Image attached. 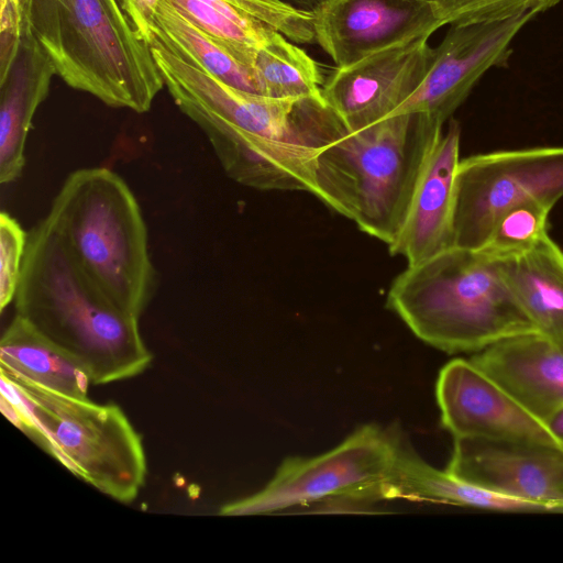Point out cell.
Wrapping results in <instances>:
<instances>
[{"mask_svg": "<svg viewBox=\"0 0 563 563\" xmlns=\"http://www.w3.org/2000/svg\"><path fill=\"white\" fill-rule=\"evenodd\" d=\"M13 303L16 316L88 369L92 385L133 378L153 361L139 318L84 277L44 219L27 232Z\"/></svg>", "mask_w": 563, "mask_h": 563, "instance_id": "6da1fadb", "label": "cell"}, {"mask_svg": "<svg viewBox=\"0 0 563 563\" xmlns=\"http://www.w3.org/2000/svg\"><path fill=\"white\" fill-rule=\"evenodd\" d=\"M44 220L84 277L140 319L153 297L156 271L142 209L126 181L107 167L76 169Z\"/></svg>", "mask_w": 563, "mask_h": 563, "instance_id": "7a4b0ae2", "label": "cell"}, {"mask_svg": "<svg viewBox=\"0 0 563 563\" xmlns=\"http://www.w3.org/2000/svg\"><path fill=\"white\" fill-rule=\"evenodd\" d=\"M386 305L417 338L449 354L477 353L503 339L538 332L497 263L457 246L408 265L393 280Z\"/></svg>", "mask_w": 563, "mask_h": 563, "instance_id": "3957f363", "label": "cell"}, {"mask_svg": "<svg viewBox=\"0 0 563 563\" xmlns=\"http://www.w3.org/2000/svg\"><path fill=\"white\" fill-rule=\"evenodd\" d=\"M442 131L443 124L422 113H398L347 132L319 153L313 196L390 245Z\"/></svg>", "mask_w": 563, "mask_h": 563, "instance_id": "277c9868", "label": "cell"}, {"mask_svg": "<svg viewBox=\"0 0 563 563\" xmlns=\"http://www.w3.org/2000/svg\"><path fill=\"white\" fill-rule=\"evenodd\" d=\"M30 23L56 75L109 107L147 112L164 87L119 0H32Z\"/></svg>", "mask_w": 563, "mask_h": 563, "instance_id": "5b68a950", "label": "cell"}, {"mask_svg": "<svg viewBox=\"0 0 563 563\" xmlns=\"http://www.w3.org/2000/svg\"><path fill=\"white\" fill-rule=\"evenodd\" d=\"M2 406L73 474L120 503L140 494L147 475L141 434L115 404L62 395L1 374Z\"/></svg>", "mask_w": 563, "mask_h": 563, "instance_id": "8992f818", "label": "cell"}, {"mask_svg": "<svg viewBox=\"0 0 563 563\" xmlns=\"http://www.w3.org/2000/svg\"><path fill=\"white\" fill-rule=\"evenodd\" d=\"M164 86L212 150L241 139L286 142L321 152L349 131L323 98L277 99L234 88L203 67L148 44Z\"/></svg>", "mask_w": 563, "mask_h": 563, "instance_id": "52a82bcc", "label": "cell"}, {"mask_svg": "<svg viewBox=\"0 0 563 563\" xmlns=\"http://www.w3.org/2000/svg\"><path fill=\"white\" fill-rule=\"evenodd\" d=\"M400 441L377 426L357 429L332 450L288 457L260 492L223 505L221 516H254L323 504L364 508L393 499L391 478Z\"/></svg>", "mask_w": 563, "mask_h": 563, "instance_id": "ba28073f", "label": "cell"}, {"mask_svg": "<svg viewBox=\"0 0 563 563\" xmlns=\"http://www.w3.org/2000/svg\"><path fill=\"white\" fill-rule=\"evenodd\" d=\"M563 197V146L476 154L455 175L453 246L479 250L498 216L526 200L554 206Z\"/></svg>", "mask_w": 563, "mask_h": 563, "instance_id": "9c48e42d", "label": "cell"}, {"mask_svg": "<svg viewBox=\"0 0 563 563\" xmlns=\"http://www.w3.org/2000/svg\"><path fill=\"white\" fill-rule=\"evenodd\" d=\"M536 15L525 12L500 20L451 25L433 47V59L422 84L391 115L422 113L444 125L479 78L508 59L512 40Z\"/></svg>", "mask_w": 563, "mask_h": 563, "instance_id": "30bf717a", "label": "cell"}, {"mask_svg": "<svg viewBox=\"0 0 563 563\" xmlns=\"http://www.w3.org/2000/svg\"><path fill=\"white\" fill-rule=\"evenodd\" d=\"M429 36L399 43L336 69L322 98L355 132L390 117L422 84L433 59Z\"/></svg>", "mask_w": 563, "mask_h": 563, "instance_id": "8fae6325", "label": "cell"}, {"mask_svg": "<svg viewBox=\"0 0 563 563\" xmlns=\"http://www.w3.org/2000/svg\"><path fill=\"white\" fill-rule=\"evenodd\" d=\"M435 395L441 423L454 439L527 442L562 449L543 421L471 360L454 358L446 363L439 373Z\"/></svg>", "mask_w": 563, "mask_h": 563, "instance_id": "7c38bea8", "label": "cell"}, {"mask_svg": "<svg viewBox=\"0 0 563 563\" xmlns=\"http://www.w3.org/2000/svg\"><path fill=\"white\" fill-rule=\"evenodd\" d=\"M316 42L336 67L444 26L423 0H324L313 10Z\"/></svg>", "mask_w": 563, "mask_h": 563, "instance_id": "4fadbf2b", "label": "cell"}, {"mask_svg": "<svg viewBox=\"0 0 563 563\" xmlns=\"http://www.w3.org/2000/svg\"><path fill=\"white\" fill-rule=\"evenodd\" d=\"M446 471L474 485L563 511V450L558 446L454 439Z\"/></svg>", "mask_w": 563, "mask_h": 563, "instance_id": "5bb4252c", "label": "cell"}, {"mask_svg": "<svg viewBox=\"0 0 563 563\" xmlns=\"http://www.w3.org/2000/svg\"><path fill=\"white\" fill-rule=\"evenodd\" d=\"M461 126L451 120L437 137L412 191L391 255L419 263L453 246L452 222L455 175L460 163Z\"/></svg>", "mask_w": 563, "mask_h": 563, "instance_id": "9a60e30c", "label": "cell"}, {"mask_svg": "<svg viewBox=\"0 0 563 563\" xmlns=\"http://www.w3.org/2000/svg\"><path fill=\"white\" fill-rule=\"evenodd\" d=\"M139 35L183 59L192 62L223 82L263 95L256 52L224 43L202 31L167 0H119Z\"/></svg>", "mask_w": 563, "mask_h": 563, "instance_id": "2e32d148", "label": "cell"}, {"mask_svg": "<svg viewBox=\"0 0 563 563\" xmlns=\"http://www.w3.org/2000/svg\"><path fill=\"white\" fill-rule=\"evenodd\" d=\"M470 360L541 421L563 407V346L543 334L503 339Z\"/></svg>", "mask_w": 563, "mask_h": 563, "instance_id": "e0dca14e", "label": "cell"}, {"mask_svg": "<svg viewBox=\"0 0 563 563\" xmlns=\"http://www.w3.org/2000/svg\"><path fill=\"white\" fill-rule=\"evenodd\" d=\"M54 75L51 59L32 32L23 36L12 63L0 74L1 184L15 181L23 172L32 121Z\"/></svg>", "mask_w": 563, "mask_h": 563, "instance_id": "ac0fdd59", "label": "cell"}, {"mask_svg": "<svg viewBox=\"0 0 563 563\" xmlns=\"http://www.w3.org/2000/svg\"><path fill=\"white\" fill-rule=\"evenodd\" d=\"M537 331L563 346V251L544 234L530 249L495 261Z\"/></svg>", "mask_w": 563, "mask_h": 563, "instance_id": "d6986e66", "label": "cell"}, {"mask_svg": "<svg viewBox=\"0 0 563 563\" xmlns=\"http://www.w3.org/2000/svg\"><path fill=\"white\" fill-rule=\"evenodd\" d=\"M0 365L5 376L69 397L89 398L92 379L88 369L16 314L1 336Z\"/></svg>", "mask_w": 563, "mask_h": 563, "instance_id": "ffe728a7", "label": "cell"}, {"mask_svg": "<svg viewBox=\"0 0 563 563\" xmlns=\"http://www.w3.org/2000/svg\"><path fill=\"white\" fill-rule=\"evenodd\" d=\"M393 499L427 500L495 511H545L542 507L497 494L432 467L400 446L393 478Z\"/></svg>", "mask_w": 563, "mask_h": 563, "instance_id": "44dd1931", "label": "cell"}, {"mask_svg": "<svg viewBox=\"0 0 563 563\" xmlns=\"http://www.w3.org/2000/svg\"><path fill=\"white\" fill-rule=\"evenodd\" d=\"M255 67L264 96L277 99L322 98L317 63L292 41L274 32L256 52Z\"/></svg>", "mask_w": 563, "mask_h": 563, "instance_id": "7402d4cb", "label": "cell"}, {"mask_svg": "<svg viewBox=\"0 0 563 563\" xmlns=\"http://www.w3.org/2000/svg\"><path fill=\"white\" fill-rule=\"evenodd\" d=\"M553 206L526 200L504 210L495 220L479 250L493 261L517 255L530 249L548 233V217Z\"/></svg>", "mask_w": 563, "mask_h": 563, "instance_id": "603a6c76", "label": "cell"}, {"mask_svg": "<svg viewBox=\"0 0 563 563\" xmlns=\"http://www.w3.org/2000/svg\"><path fill=\"white\" fill-rule=\"evenodd\" d=\"M443 25H463L544 12L562 0H423Z\"/></svg>", "mask_w": 563, "mask_h": 563, "instance_id": "cb8c5ba5", "label": "cell"}, {"mask_svg": "<svg viewBox=\"0 0 563 563\" xmlns=\"http://www.w3.org/2000/svg\"><path fill=\"white\" fill-rule=\"evenodd\" d=\"M27 233L9 213L0 214V310L13 302L22 273Z\"/></svg>", "mask_w": 563, "mask_h": 563, "instance_id": "d4e9b609", "label": "cell"}, {"mask_svg": "<svg viewBox=\"0 0 563 563\" xmlns=\"http://www.w3.org/2000/svg\"><path fill=\"white\" fill-rule=\"evenodd\" d=\"M32 0H1L0 74L12 63L23 36L31 33Z\"/></svg>", "mask_w": 563, "mask_h": 563, "instance_id": "484cf974", "label": "cell"}, {"mask_svg": "<svg viewBox=\"0 0 563 563\" xmlns=\"http://www.w3.org/2000/svg\"><path fill=\"white\" fill-rule=\"evenodd\" d=\"M544 423L563 449V407L551 415Z\"/></svg>", "mask_w": 563, "mask_h": 563, "instance_id": "4316f807", "label": "cell"}, {"mask_svg": "<svg viewBox=\"0 0 563 563\" xmlns=\"http://www.w3.org/2000/svg\"><path fill=\"white\" fill-rule=\"evenodd\" d=\"M298 8L313 11L324 0H285Z\"/></svg>", "mask_w": 563, "mask_h": 563, "instance_id": "83f0119b", "label": "cell"}, {"mask_svg": "<svg viewBox=\"0 0 563 563\" xmlns=\"http://www.w3.org/2000/svg\"><path fill=\"white\" fill-rule=\"evenodd\" d=\"M264 1L272 2V3H279V2H283L285 0H264Z\"/></svg>", "mask_w": 563, "mask_h": 563, "instance_id": "f1b7e54d", "label": "cell"}]
</instances>
